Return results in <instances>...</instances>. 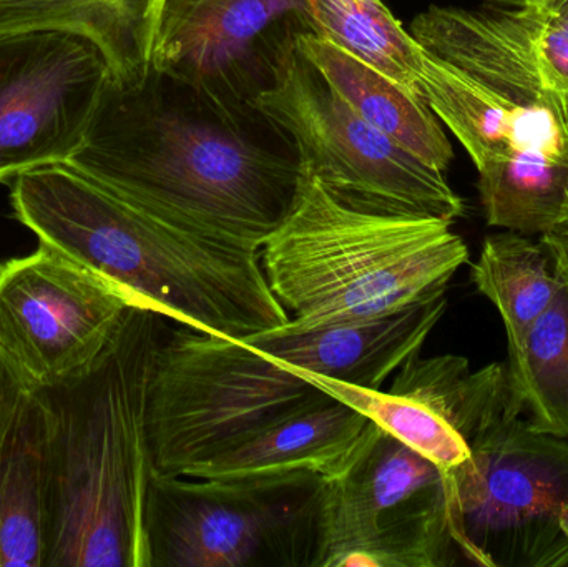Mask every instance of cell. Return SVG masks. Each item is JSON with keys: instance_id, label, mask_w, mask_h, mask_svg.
Instances as JSON below:
<instances>
[{"instance_id": "obj_1", "label": "cell", "mask_w": 568, "mask_h": 567, "mask_svg": "<svg viewBox=\"0 0 568 567\" xmlns=\"http://www.w3.org/2000/svg\"><path fill=\"white\" fill-rule=\"evenodd\" d=\"M67 165L170 222L256 250L300 179L293 140L252 100L155 69L109 79Z\"/></svg>"}, {"instance_id": "obj_10", "label": "cell", "mask_w": 568, "mask_h": 567, "mask_svg": "<svg viewBox=\"0 0 568 567\" xmlns=\"http://www.w3.org/2000/svg\"><path fill=\"white\" fill-rule=\"evenodd\" d=\"M133 302L45 243L0 263V355L30 392L82 375L105 352Z\"/></svg>"}, {"instance_id": "obj_16", "label": "cell", "mask_w": 568, "mask_h": 567, "mask_svg": "<svg viewBox=\"0 0 568 567\" xmlns=\"http://www.w3.org/2000/svg\"><path fill=\"white\" fill-rule=\"evenodd\" d=\"M294 42L364 120L427 165L446 172L454 159L453 145L436 113L416 92L311 30L297 32Z\"/></svg>"}, {"instance_id": "obj_26", "label": "cell", "mask_w": 568, "mask_h": 567, "mask_svg": "<svg viewBox=\"0 0 568 567\" xmlns=\"http://www.w3.org/2000/svg\"><path fill=\"white\" fill-rule=\"evenodd\" d=\"M559 235L566 236L568 240V199H567V212H566V222H564L562 230H560Z\"/></svg>"}, {"instance_id": "obj_11", "label": "cell", "mask_w": 568, "mask_h": 567, "mask_svg": "<svg viewBox=\"0 0 568 567\" xmlns=\"http://www.w3.org/2000/svg\"><path fill=\"white\" fill-rule=\"evenodd\" d=\"M109 79L102 50L80 33H0V182L69 162Z\"/></svg>"}, {"instance_id": "obj_5", "label": "cell", "mask_w": 568, "mask_h": 567, "mask_svg": "<svg viewBox=\"0 0 568 567\" xmlns=\"http://www.w3.org/2000/svg\"><path fill=\"white\" fill-rule=\"evenodd\" d=\"M331 399L297 366L176 323L163 335L150 382L155 472L182 475Z\"/></svg>"}, {"instance_id": "obj_6", "label": "cell", "mask_w": 568, "mask_h": 567, "mask_svg": "<svg viewBox=\"0 0 568 567\" xmlns=\"http://www.w3.org/2000/svg\"><path fill=\"white\" fill-rule=\"evenodd\" d=\"M293 140L301 165L351 209L454 223L463 199L440 170L364 120L291 37L276 52L268 82L252 99Z\"/></svg>"}, {"instance_id": "obj_4", "label": "cell", "mask_w": 568, "mask_h": 567, "mask_svg": "<svg viewBox=\"0 0 568 567\" xmlns=\"http://www.w3.org/2000/svg\"><path fill=\"white\" fill-rule=\"evenodd\" d=\"M454 223L361 212L300 163L293 205L260 249L273 295L303 333L367 322L447 290L469 249Z\"/></svg>"}, {"instance_id": "obj_21", "label": "cell", "mask_w": 568, "mask_h": 567, "mask_svg": "<svg viewBox=\"0 0 568 567\" xmlns=\"http://www.w3.org/2000/svg\"><path fill=\"white\" fill-rule=\"evenodd\" d=\"M479 193L487 223L523 235H552L566 222L568 160L517 153L487 163Z\"/></svg>"}, {"instance_id": "obj_14", "label": "cell", "mask_w": 568, "mask_h": 567, "mask_svg": "<svg viewBox=\"0 0 568 567\" xmlns=\"http://www.w3.org/2000/svg\"><path fill=\"white\" fill-rule=\"evenodd\" d=\"M426 52L524 107H547L568 120V107L544 79L532 17L519 9L430 6L410 22Z\"/></svg>"}, {"instance_id": "obj_15", "label": "cell", "mask_w": 568, "mask_h": 567, "mask_svg": "<svg viewBox=\"0 0 568 567\" xmlns=\"http://www.w3.org/2000/svg\"><path fill=\"white\" fill-rule=\"evenodd\" d=\"M369 422L353 406L334 398L182 475L245 478L306 472L329 479L347 465Z\"/></svg>"}, {"instance_id": "obj_13", "label": "cell", "mask_w": 568, "mask_h": 567, "mask_svg": "<svg viewBox=\"0 0 568 567\" xmlns=\"http://www.w3.org/2000/svg\"><path fill=\"white\" fill-rule=\"evenodd\" d=\"M304 30L306 0H162L150 69L252 100L276 52Z\"/></svg>"}, {"instance_id": "obj_24", "label": "cell", "mask_w": 568, "mask_h": 567, "mask_svg": "<svg viewBox=\"0 0 568 567\" xmlns=\"http://www.w3.org/2000/svg\"><path fill=\"white\" fill-rule=\"evenodd\" d=\"M529 7L542 19L568 29V0H534Z\"/></svg>"}, {"instance_id": "obj_9", "label": "cell", "mask_w": 568, "mask_h": 567, "mask_svg": "<svg viewBox=\"0 0 568 567\" xmlns=\"http://www.w3.org/2000/svg\"><path fill=\"white\" fill-rule=\"evenodd\" d=\"M457 553L443 469L369 422L324 479L313 567H447Z\"/></svg>"}, {"instance_id": "obj_12", "label": "cell", "mask_w": 568, "mask_h": 567, "mask_svg": "<svg viewBox=\"0 0 568 567\" xmlns=\"http://www.w3.org/2000/svg\"><path fill=\"white\" fill-rule=\"evenodd\" d=\"M300 369L317 388L363 413L444 475L466 462L497 423L520 416L510 405L504 363L473 372L464 356L420 358L416 353L399 366L387 392Z\"/></svg>"}, {"instance_id": "obj_23", "label": "cell", "mask_w": 568, "mask_h": 567, "mask_svg": "<svg viewBox=\"0 0 568 567\" xmlns=\"http://www.w3.org/2000/svg\"><path fill=\"white\" fill-rule=\"evenodd\" d=\"M30 389L19 375L13 372L6 358L0 355V443L6 438L16 422L20 405Z\"/></svg>"}, {"instance_id": "obj_18", "label": "cell", "mask_w": 568, "mask_h": 567, "mask_svg": "<svg viewBox=\"0 0 568 567\" xmlns=\"http://www.w3.org/2000/svg\"><path fill=\"white\" fill-rule=\"evenodd\" d=\"M560 259V286L546 312L509 346L507 378L514 412L532 428L568 438V240L547 235Z\"/></svg>"}, {"instance_id": "obj_8", "label": "cell", "mask_w": 568, "mask_h": 567, "mask_svg": "<svg viewBox=\"0 0 568 567\" xmlns=\"http://www.w3.org/2000/svg\"><path fill=\"white\" fill-rule=\"evenodd\" d=\"M457 551L484 567H568V438L520 416L446 473Z\"/></svg>"}, {"instance_id": "obj_2", "label": "cell", "mask_w": 568, "mask_h": 567, "mask_svg": "<svg viewBox=\"0 0 568 567\" xmlns=\"http://www.w3.org/2000/svg\"><path fill=\"white\" fill-rule=\"evenodd\" d=\"M10 200L16 219L40 243L102 276L140 308L235 340L290 322L260 250L170 222L67 163L20 173Z\"/></svg>"}, {"instance_id": "obj_17", "label": "cell", "mask_w": 568, "mask_h": 567, "mask_svg": "<svg viewBox=\"0 0 568 567\" xmlns=\"http://www.w3.org/2000/svg\"><path fill=\"white\" fill-rule=\"evenodd\" d=\"M49 538V418L29 392L0 443V567H43Z\"/></svg>"}, {"instance_id": "obj_20", "label": "cell", "mask_w": 568, "mask_h": 567, "mask_svg": "<svg viewBox=\"0 0 568 567\" xmlns=\"http://www.w3.org/2000/svg\"><path fill=\"white\" fill-rule=\"evenodd\" d=\"M470 276L499 310L509 346H514L552 303L562 272L550 236L534 242L529 235L507 230L484 240Z\"/></svg>"}, {"instance_id": "obj_7", "label": "cell", "mask_w": 568, "mask_h": 567, "mask_svg": "<svg viewBox=\"0 0 568 567\" xmlns=\"http://www.w3.org/2000/svg\"><path fill=\"white\" fill-rule=\"evenodd\" d=\"M323 483L306 472L155 473L146 509L150 567H313Z\"/></svg>"}, {"instance_id": "obj_22", "label": "cell", "mask_w": 568, "mask_h": 567, "mask_svg": "<svg viewBox=\"0 0 568 567\" xmlns=\"http://www.w3.org/2000/svg\"><path fill=\"white\" fill-rule=\"evenodd\" d=\"M306 9L311 32L417 93L424 49L381 0H306Z\"/></svg>"}, {"instance_id": "obj_19", "label": "cell", "mask_w": 568, "mask_h": 567, "mask_svg": "<svg viewBox=\"0 0 568 567\" xmlns=\"http://www.w3.org/2000/svg\"><path fill=\"white\" fill-rule=\"evenodd\" d=\"M417 93L466 149L477 170L513 155L516 133L537 107L517 105L424 50Z\"/></svg>"}, {"instance_id": "obj_3", "label": "cell", "mask_w": 568, "mask_h": 567, "mask_svg": "<svg viewBox=\"0 0 568 567\" xmlns=\"http://www.w3.org/2000/svg\"><path fill=\"white\" fill-rule=\"evenodd\" d=\"M166 320L132 306L87 372L37 389L49 418L43 567H150L149 392Z\"/></svg>"}, {"instance_id": "obj_25", "label": "cell", "mask_w": 568, "mask_h": 567, "mask_svg": "<svg viewBox=\"0 0 568 567\" xmlns=\"http://www.w3.org/2000/svg\"><path fill=\"white\" fill-rule=\"evenodd\" d=\"M496 7H506V9H519V7L529 6L534 0H487Z\"/></svg>"}]
</instances>
